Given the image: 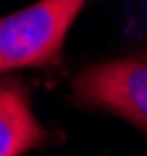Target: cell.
Returning <instances> with one entry per match:
<instances>
[{
	"label": "cell",
	"mask_w": 147,
	"mask_h": 156,
	"mask_svg": "<svg viewBox=\"0 0 147 156\" xmlns=\"http://www.w3.org/2000/svg\"><path fill=\"white\" fill-rule=\"evenodd\" d=\"M88 0H37L0 18V73L55 66Z\"/></svg>",
	"instance_id": "obj_1"
},
{
	"label": "cell",
	"mask_w": 147,
	"mask_h": 156,
	"mask_svg": "<svg viewBox=\"0 0 147 156\" xmlns=\"http://www.w3.org/2000/svg\"><path fill=\"white\" fill-rule=\"evenodd\" d=\"M72 88L79 103L108 110L147 132V51L81 70Z\"/></svg>",
	"instance_id": "obj_2"
},
{
	"label": "cell",
	"mask_w": 147,
	"mask_h": 156,
	"mask_svg": "<svg viewBox=\"0 0 147 156\" xmlns=\"http://www.w3.org/2000/svg\"><path fill=\"white\" fill-rule=\"evenodd\" d=\"M46 141L26 92L18 84L0 81V156H22Z\"/></svg>",
	"instance_id": "obj_3"
}]
</instances>
